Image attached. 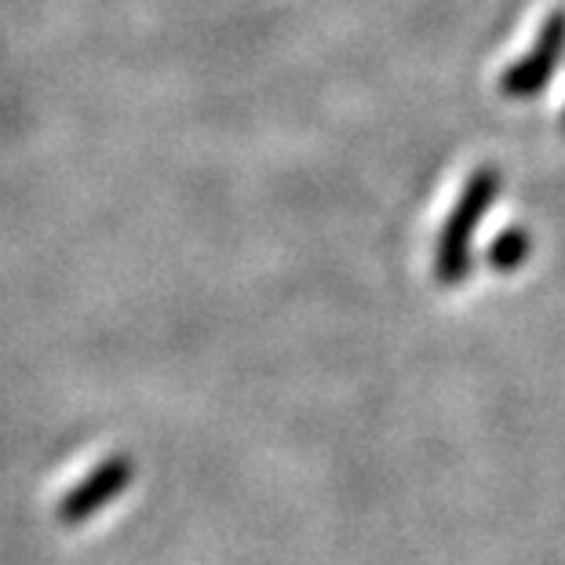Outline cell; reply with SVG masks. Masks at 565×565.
I'll use <instances>...</instances> for the list:
<instances>
[{
    "mask_svg": "<svg viewBox=\"0 0 565 565\" xmlns=\"http://www.w3.org/2000/svg\"><path fill=\"white\" fill-rule=\"evenodd\" d=\"M503 190V172L497 164H478L471 179L463 183L460 198L449 209L441 223V234H438V245H435V281L441 288H460L471 274V245H475V234L482 220L492 212Z\"/></svg>",
    "mask_w": 565,
    "mask_h": 565,
    "instance_id": "6da1fadb",
    "label": "cell"
},
{
    "mask_svg": "<svg viewBox=\"0 0 565 565\" xmlns=\"http://www.w3.org/2000/svg\"><path fill=\"white\" fill-rule=\"evenodd\" d=\"M565 58V8H551L540 22L529 52L500 74V95L511 103H529L547 92Z\"/></svg>",
    "mask_w": 565,
    "mask_h": 565,
    "instance_id": "7a4b0ae2",
    "label": "cell"
},
{
    "mask_svg": "<svg viewBox=\"0 0 565 565\" xmlns=\"http://www.w3.org/2000/svg\"><path fill=\"white\" fill-rule=\"evenodd\" d=\"M131 478H136L131 456H125V452L106 456L99 467H92V471L58 500V522L63 525L92 522L103 508H110V503L121 497V492L131 486Z\"/></svg>",
    "mask_w": 565,
    "mask_h": 565,
    "instance_id": "3957f363",
    "label": "cell"
},
{
    "mask_svg": "<svg viewBox=\"0 0 565 565\" xmlns=\"http://www.w3.org/2000/svg\"><path fill=\"white\" fill-rule=\"evenodd\" d=\"M529 256H533V234L525 231V226H508V231H500L497 237L489 242L486 248V267L492 274H519Z\"/></svg>",
    "mask_w": 565,
    "mask_h": 565,
    "instance_id": "277c9868",
    "label": "cell"
},
{
    "mask_svg": "<svg viewBox=\"0 0 565 565\" xmlns=\"http://www.w3.org/2000/svg\"><path fill=\"white\" fill-rule=\"evenodd\" d=\"M562 131H565V110H562Z\"/></svg>",
    "mask_w": 565,
    "mask_h": 565,
    "instance_id": "5b68a950",
    "label": "cell"
}]
</instances>
